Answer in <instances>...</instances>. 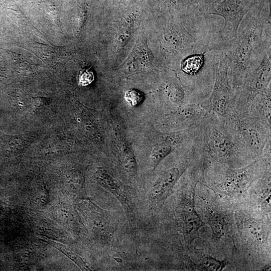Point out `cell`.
<instances>
[{
	"mask_svg": "<svg viewBox=\"0 0 271 271\" xmlns=\"http://www.w3.org/2000/svg\"><path fill=\"white\" fill-rule=\"evenodd\" d=\"M46 241L50 244L51 246L54 247L62 252L72 261H73L76 265H77L81 269L83 270H89V267L87 266L82 258L75 252H73L71 250L69 249L66 246L59 242L53 241L52 240H47Z\"/></svg>",
	"mask_w": 271,
	"mask_h": 271,
	"instance_id": "16",
	"label": "cell"
},
{
	"mask_svg": "<svg viewBox=\"0 0 271 271\" xmlns=\"http://www.w3.org/2000/svg\"><path fill=\"white\" fill-rule=\"evenodd\" d=\"M206 216L213 239L218 240L222 237L230 236L229 221L223 213L209 209Z\"/></svg>",
	"mask_w": 271,
	"mask_h": 271,
	"instance_id": "13",
	"label": "cell"
},
{
	"mask_svg": "<svg viewBox=\"0 0 271 271\" xmlns=\"http://www.w3.org/2000/svg\"><path fill=\"white\" fill-rule=\"evenodd\" d=\"M193 128L195 163L203 172L217 166L241 167L256 158L243 141L234 118L226 120L207 113Z\"/></svg>",
	"mask_w": 271,
	"mask_h": 271,
	"instance_id": "1",
	"label": "cell"
},
{
	"mask_svg": "<svg viewBox=\"0 0 271 271\" xmlns=\"http://www.w3.org/2000/svg\"><path fill=\"white\" fill-rule=\"evenodd\" d=\"M229 66L226 56L222 52L215 67V76L210 96L198 103L207 113H213L226 120L237 115L235 107L236 92L229 79Z\"/></svg>",
	"mask_w": 271,
	"mask_h": 271,
	"instance_id": "5",
	"label": "cell"
},
{
	"mask_svg": "<svg viewBox=\"0 0 271 271\" xmlns=\"http://www.w3.org/2000/svg\"><path fill=\"white\" fill-rule=\"evenodd\" d=\"M223 0H200L198 6V10L205 14L208 10L215 5Z\"/></svg>",
	"mask_w": 271,
	"mask_h": 271,
	"instance_id": "19",
	"label": "cell"
},
{
	"mask_svg": "<svg viewBox=\"0 0 271 271\" xmlns=\"http://www.w3.org/2000/svg\"><path fill=\"white\" fill-rule=\"evenodd\" d=\"M241 230L244 239L252 245L259 247L266 242V230L260 221L247 219L242 223Z\"/></svg>",
	"mask_w": 271,
	"mask_h": 271,
	"instance_id": "12",
	"label": "cell"
},
{
	"mask_svg": "<svg viewBox=\"0 0 271 271\" xmlns=\"http://www.w3.org/2000/svg\"><path fill=\"white\" fill-rule=\"evenodd\" d=\"M143 98V93L135 89L127 90L124 95L125 100L131 106L136 105L140 103Z\"/></svg>",
	"mask_w": 271,
	"mask_h": 271,
	"instance_id": "17",
	"label": "cell"
},
{
	"mask_svg": "<svg viewBox=\"0 0 271 271\" xmlns=\"http://www.w3.org/2000/svg\"><path fill=\"white\" fill-rule=\"evenodd\" d=\"M194 189L188 197L183 199L179 207L180 225L184 240L188 244L197 237L200 229L204 225L195 209Z\"/></svg>",
	"mask_w": 271,
	"mask_h": 271,
	"instance_id": "9",
	"label": "cell"
},
{
	"mask_svg": "<svg viewBox=\"0 0 271 271\" xmlns=\"http://www.w3.org/2000/svg\"><path fill=\"white\" fill-rule=\"evenodd\" d=\"M205 53H193L187 56L181 62L182 71L189 75L197 74L204 64Z\"/></svg>",
	"mask_w": 271,
	"mask_h": 271,
	"instance_id": "14",
	"label": "cell"
},
{
	"mask_svg": "<svg viewBox=\"0 0 271 271\" xmlns=\"http://www.w3.org/2000/svg\"><path fill=\"white\" fill-rule=\"evenodd\" d=\"M195 161L192 147L176 165L162 171L152 187L149 199L152 205L163 202L171 194L177 182L186 168Z\"/></svg>",
	"mask_w": 271,
	"mask_h": 271,
	"instance_id": "8",
	"label": "cell"
},
{
	"mask_svg": "<svg viewBox=\"0 0 271 271\" xmlns=\"http://www.w3.org/2000/svg\"><path fill=\"white\" fill-rule=\"evenodd\" d=\"M267 0H223L205 14L220 16L224 19L219 34L223 50L236 36L239 25L247 13L255 5Z\"/></svg>",
	"mask_w": 271,
	"mask_h": 271,
	"instance_id": "6",
	"label": "cell"
},
{
	"mask_svg": "<svg viewBox=\"0 0 271 271\" xmlns=\"http://www.w3.org/2000/svg\"><path fill=\"white\" fill-rule=\"evenodd\" d=\"M198 270H222L228 264L226 260H220L211 256H205L197 263H192Z\"/></svg>",
	"mask_w": 271,
	"mask_h": 271,
	"instance_id": "15",
	"label": "cell"
},
{
	"mask_svg": "<svg viewBox=\"0 0 271 271\" xmlns=\"http://www.w3.org/2000/svg\"><path fill=\"white\" fill-rule=\"evenodd\" d=\"M270 3L267 0L254 6L241 21L235 38L225 47L229 82L236 91L250 63L271 49Z\"/></svg>",
	"mask_w": 271,
	"mask_h": 271,
	"instance_id": "2",
	"label": "cell"
},
{
	"mask_svg": "<svg viewBox=\"0 0 271 271\" xmlns=\"http://www.w3.org/2000/svg\"><path fill=\"white\" fill-rule=\"evenodd\" d=\"M243 141L255 158L260 157L268 140L271 138V127L258 118L247 114L234 118Z\"/></svg>",
	"mask_w": 271,
	"mask_h": 271,
	"instance_id": "7",
	"label": "cell"
},
{
	"mask_svg": "<svg viewBox=\"0 0 271 271\" xmlns=\"http://www.w3.org/2000/svg\"><path fill=\"white\" fill-rule=\"evenodd\" d=\"M95 179L98 183L107 191L111 193L122 205L129 222L134 225V213L129 201L115 181L103 169L99 168L95 173Z\"/></svg>",
	"mask_w": 271,
	"mask_h": 271,
	"instance_id": "10",
	"label": "cell"
},
{
	"mask_svg": "<svg viewBox=\"0 0 271 271\" xmlns=\"http://www.w3.org/2000/svg\"><path fill=\"white\" fill-rule=\"evenodd\" d=\"M270 162V154L263 153L241 167L217 166L204 172L217 191L228 196H237L245 193L257 180Z\"/></svg>",
	"mask_w": 271,
	"mask_h": 271,
	"instance_id": "3",
	"label": "cell"
},
{
	"mask_svg": "<svg viewBox=\"0 0 271 271\" xmlns=\"http://www.w3.org/2000/svg\"><path fill=\"white\" fill-rule=\"evenodd\" d=\"M270 97V85L265 90L256 96L249 105L247 112L244 114L257 117L263 123L271 127Z\"/></svg>",
	"mask_w": 271,
	"mask_h": 271,
	"instance_id": "11",
	"label": "cell"
},
{
	"mask_svg": "<svg viewBox=\"0 0 271 271\" xmlns=\"http://www.w3.org/2000/svg\"><path fill=\"white\" fill-rule=\"evenodd\" d=\"M271 49L265 50L249 65L236 90L237 114L245 113L253 100L270 85Z\"/></svg>",
	"mask_w": 271,
	"mask_h": 271,
	"instance_id": "4",
	"label": "cell"
},
{
	"mask_svg": "<svg viewBox=\"0 0 271 271\" xmlns=\"http://www.w3.org/2000/svg\"><path fill=\"white\" fill-rule=\"evenodd\" d=\"M94 79V76L91 68L82 69L79 75V84L85 86L91 83Z\"/></svg>",
	"mask_w": 271,
	"mask_h": 271,
	"instance_id": "18",
	"label": "cell"
}]
</instances>
